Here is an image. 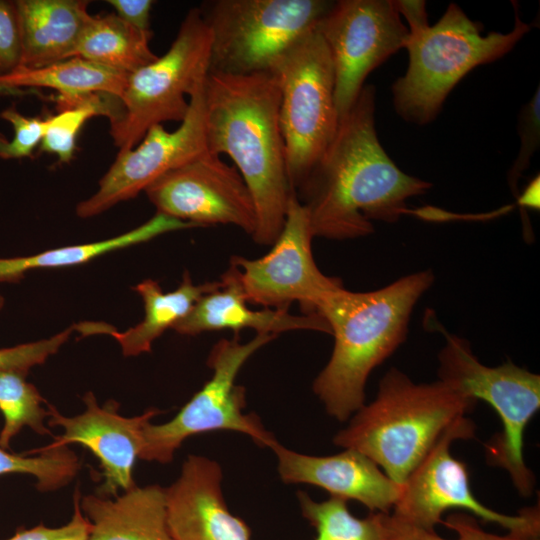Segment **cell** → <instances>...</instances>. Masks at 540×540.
<instances>
[{
    "instance_id": "6da1fadb",
    "label": "cell",
    "mask_w": 540,
    "mask_h": 540,
    "mask_svg": "<svg viewBox=\"0 0 540 540\" xmlns=\"http://www.w3.org/2000/svg\"><path fill=\"white\" fill-rule=\"evenodd\" d=\"M375 110V88L365 85L296 190L314 237L369 235L372 221L396 222L408 211L406 201L432 186L403 172L388 156L377 136Z\"/></svg>"
},
{
    "instance_id": "7a4b0ae2",
    "label": "cell",
    "mask_w": 540,
    "mask_h": 540,
    "mask_svg": "<svg viewBox=\"0 0 540 540\" xmlns=\"http://www.w3.org/2000/svg\"><path fill=\"white\" fill-rule=\"evenodd\" d=\"M280 90L271 72L208 74L204 83L207 151L228 155L255 204L252 235L272 245L282 230L292 188L279 122Z\"/></svg>"
},
{
    "instance_id": "3957f363",
    "label": "cell",
    "mask_w": 540,
    "mask_h": 540,
    "mask_svg": "<svg viewBox=\"0 0 540 540\" xmlns=\"http://www.w3.org/2000/svg\"><path fill=\"white\" fill-rule=\"evenodd\" d=\"M434 281L419 271L368 292L340 286L319 304L316 314L329 325L334 346L313 382L326 412L346 421L365 404V385L374 368L406 340L412 310Z\"/></svg>"
},
{
    "instance_id": "277c9868",
    "label": "cell",
    "mask_w": 540,
    "mask_h": 540,
    "mask_svg": "<svg viewBox=\"0 0 540 540\" xmlns=\"http://www.w3.org/2000/svg\"><path fill=\"white\" fill-rule=\"evenodd\" d=\"M476 403L440 379L415 383L393 367L380 380L376 398L351 416L333 442L364 454L401 486L441 436Z\"/></svg>"
},
{
    "instance_id": "5b68a950",
    "label": "cell",
    "mask_w": 540,
    "mask_h": 540,
    "mask_svg": "<svg viewBox=\"0 0 540 540\" xmlns=\"http://www.w3.org/2000/svg\"><path fill=\"white\" fill-rule=\"evenodd\" d=\"M529 30L515 8L511 31L482 35L479 24L451 3L436 24L409 31L404 47L408 67L392 85L396 112L416 125L433 121L451 90L468 72L503 57Z\"/></svg>"
},
{
    "instance_id": "8992f818",
    "label": "cell",
    "mask_w": 540,
    "mask_h": 540,
    "mask_svg": "<svg viewBox=\"0 0 540 540\" xmlns=\"http://www.w3.org/2000/svg\"><path fill=\"white\" fill-rule=\"evenodd\" d=\"M327 0H209L198 9L211 34L210 73L271 72L277 60L314 30Z\"/></svg>"
},
{
    "instance_id": "52a82bcc",
    "label": "cell",
    "mask_w": 540,
    "mask_h": 540,
    "mask_svg": "<svg viewBox=\"0 0 540 540\" xmlns=\"http://www.w3.org/2000/svg\"><path fill=\"white\" fill-rule=\"evenodd\" d=\"M442 331L446 342L438 356L439 379L496 411L503 430L487 443V462L505 469L518 493L530 496L535 477L525 464L523 441L526 426L540 408V376L510 361L486 366L466 339Z\"/></svg>"
},
{
    "instance_id": "ba28073f",
    "label": "cell",
    "mask_w": 540,
    "mask_h": 540,
    "mask_svg": "<svg viewBox=\"0 0 540 540\" xmlns=\"http://www.w3.org/2000/svg\"><path fill=\"white\" fill-rule=\"evenodd\" d=\"M271 73L280 90L287 174L296 192L333 140L340 120L332 59L317 27L290 47Z\"/></svg>"
},
{
    "instance_id": "9c48e42d",
    "label": "cell",
    "mask_w": 540,
    "mask_h": 540,
    "mask_svg": "<svg viewBox=\"0 0 540 540\" xmlns=\"http://www.w3.org/2000/svg\"><path fill=\"white\" fill-rule=\"evenodd\" d=\"M211 34L198 7L189 10L167 52L128 77L119 115L110 122L118 152L134 148L154 125L181 122L189 97L209 74Z\"/></svg>"
},
{
    "instance_id": "30bf717a",
    "label": "cell",
    "mask_w": 540,
    "mask_h": 540,
    "mask_svg": "<svg viewBox=\"0 0 540 540\" xmlns=\"http://www.w3.org/2000/svg\"><path fill=\"white\" fill-rule=\"evenodd\" d=\"M276 337L257 334L242 343L236 334L232 339L219 340L207 361L212 377L170 421L145 424L139 458L169 463L187 438L215 431L242 433L258 446L269 448L276 438L257 415L244 412L246 391L235 380L246 361Z\"/></svg>"
},
{
    "instance_id": "8fae6325",
    "label": "cell",
    "mask_w": 540,
    "mask_h": 540,
    "mask_svg": "<svg viewBox=\"0 0 540 540\" xmlns=\"http://www.w3.org/2000/svg\"><path fill=\"white\" fill-rule=\"evenodd\" d=\"M475 424L466 416L455 422L401 485L398 501L390 512L420 528L434 530L449 509H464L484 522L500 525L509 534L539 538L540 512L532 507L517 515L496 512L476 499L466 464L454 458L450 446L455 440L474 438Z\"/></svg>"
},
{
    "instance_id": "7c38bea8",
    "label": "cell",
    "mask_w": 540,
    "mask_h": 540,
    "mask_svg": "<svg viewBox=\"0 0 540 540\" xmlns=\"http://www.w3.org/2000/svg\"><path fill=\"white\" fill-rule=\"evenodd\" d=\"M334 69L339 119L356 101L369 73L405 47L409 29L394 0H339L317 25Z\"/></svg>"
},
{
    "instance_id": "4fadbf2b",
    "label": "cell",
    "mask_w": 540,
    "mask_h": 540,
    "mask_svg": "<svg viewBox=\"0 0 540 540\" xmlns=\"http://www.w3.org/2000/svg\"><path fill=\"white\" fill-rule=\"evenodd\" d=\"M313 238L307 211L295 193L271 250L257 259H231L248 303L288 310L291 303L298 302L306 314H314L321 301L342 282L326 276L316 265Z\"/></svg>"
},
{
    "instance_id": "5bb4252c",
    "label": "cell",
    "mask_w": 540,
    "mask_h": 540,
    "mask_svg": "<svg viewBox=\"0 0 540 540\" xmlns=\"http://www.w3.org/2000/svg\"><path fill=\"white\" fill-rule=\"evenodd\" d=\"M157 213L199 227L230 224L251 236L257 226L252 195L235 168L208 151L145 189Z\"/></svg>"
},
{
    "instance_id": "9a60e30c",
    "label": "cell",
    "mask_w": 540,
    "mask_h": 540,
    "mask_svg": "<svg viewBox=\"0 0 540 540\" xmlns=\"http://www.w3.org/2000/svg\"><path fill=\"white\" fill-rule=\"evenodd\" d=\"M206 81V80H205ZM207 152L204 84L189 100V109L174 131L154 125L132 149L118 152L100 179L97 191L80 202L76 214L96 216L119 202L134 198L159 177Z\"/></svg>"
},
{
    "instance_id": "2e32d148",
    "label": "cell",
    "mask_w": 540,
    "mask_h": 540,
    "mask_svg": "<svg viewBox=\"0 0 540 540\" xmlns=\"http://www.w3.org/2000/svg\"><path fill=\"white\" fill-rule=\"evenodd\" d=\"M83 401L85 411L74 417H65L48 406V424L63 429V434L48 446L79 443L89 449L99 460L104 479L98 495L116 497L119 491L135 486L133 471L142 448L143 427L160 411L151 408L141 415L124 417L118 413L115 401L99 406L92 392H87Z\"/></svg>"
},
{
    "instance_id": "e0dca14e",
    "label": "cell",
    "mask_w": 540,
    "mask_h": 540,
    "mask_svg": "<svg viewBox=\"0 0 540 540\" xmlns=\"http://www.w3.org/2000/svg\"><path fill=\"white\" fill-rule=\"evenodd\" d=\"M223 472L215 460L189 455L165 488L167 522L174 540H250L249 526L226 504Z\"/></svg>"
},
{
    "instance_id": "ac0fdd59",
    "label": "cell",
    "mask_w": 540,
    "mask_h": 540,
    "mask_svg": "<svg viewBox=\"0 0 540 540\" xmlns=\"http://www.w3.org/2000/svg\"><path fill=\"white\" fill-rule=\"evenodd\" d=\"M277 459V470L286 484H309L345 501L355 500L370 512L390 513L399 499L401 486L364 454L344 449L328 456L302 454L281 445L269 447Z\"/></svg>"
},
{
    "instance_id": "d6986e66",
    "label": "cell",
    "mask_w": 540,
    "mask_h": 540,
    "mask_svg": "<svg viewBox=\"0 0 540 540\" xmlns=\"http://www.w3.org/2000/svg\"><path fill=\"white\" fill-rule=\"evenodd\" d=\"M219 286L203 295L191 311L173 329L182 335L230 329L239 332L250 328L257 334L291 330H314L330 334L327 322L318 314L295 315L287 309L252 310L242 288L238 269L230 263Z\"/></svg>"
},
{
    "instance_id": "ffe728a7",
    "label": "cell",
    "mask_w": 540,
    "mask_h": 540,
    "mask_svg": "<svg viewBox=\"0 0 540 540\" xmlns=\"http://www.w3.org/2000/svg\"><path fill=\"white\" fill-rule=\"evenodd\" d=\"M80 508L90 524L86 540H174L167 522L165 488L159 485H135L114 499L86 495Z\"/></svg>"
},
{
    "instance_id": "44dd1931",
    "label": "cell",
    "mask_w": 540,
    "mask_h": 540,
    "mask_svg": "<svg viewBox=\"0 0 540 540\" xmlns=\"http://www.w3.org/2000/svg\"><path fill=\"white\" fill-rule=\"evenodd\" d=\"M89 1L17 0L22 65L41 68L73 57L92 15Z\"/></svg>"
},
{
    "instance_id": "7402d4cb",
    "label": "cell",
    "mask_w": 540,
    "mask_h": 540,
    "mask_svg": "<svg viewBox=\"0 0 540 540\" xmlns=\"http://www.w3.org/2000/svg\"><path fill=\"white\" fill-rule=\"evenodd\" d=\"M219 284L220 281L194 284L190 274L185 272L179 287L165 293L156 281L146 279L134 287L144 304V318L140 323L124 332L95 322L78 324L75 329L83 335L108 334L116 339L125 356H137L149 352L152 343L164 331L173 329L203 295L216 289Z\"/></svg>"
},
{
    "instance_id": "603a6c76",
    "label": "cell",
    "mask_w": 540,
    "mask_h": 540,
    "mask_svg": "<svg viewBox=\"0 0 540 540\" xmlns=\"http://www.w3.org/2000/svg\"><path fill=\"white\" fill-rule=\"evenodd\" d=\"M191 227L190 223L156 213L139 227L109 239L59 247L27 256L0 257V283L19 281L27 272L33 270L86 263L106 253L147 242L171 231Z\"/></svg>"
},
{
    "instance_id": "cb8c5ba5",
    "label": "cell",
    "mask_w": 540,
    "mask_h": 540,
    "mask_svg": "<svg viewBox=\"0 0 540 540\" xmlns=\"http://www.w3.org/2000/svg\"><path fill=\"white\" fill-rule=\"evenodd\" d=\"M152 31H140L115 13L92 16L73 53L106 68L131 75L157 59Z\"/></svg>"
},
{
    "instance_id": "d4e9b609",
    "label": "cell",
    "mask_w": 540,
    "mask_h": 540,
    "mask_svg": "<svg viewBox=\"0 0 540 540\" xmlns=\"http://www.w3.org/2000/svg\"><path fill=\"white\" fill-rule=\"evenodd\" d=\"M129 75L75 56L41 68L20 66L0 76V87L55 89L59 95L75 96L90 93L109 94L121 98Z\"/></svg>"
},
{
    "instance_id": "484cf974",
    "label": "cell",
    "mask_w": 540,
    "mask_h": 540,
    "mask_svg": "<svg viewBox=\"0 0 540 540\" xmlns=\"http://www.w3.org/2000/svg\"><path fill=\"white\" fill-rule=\"evenodd\" d=\"M297 498L302 516L316 531L314 540H385L381 513L358 518L343 499L330 497L319 502L304 491H298Z\"/></svg>"
},
{
    "instance_id": "4316f807",
    "label": "cell",
    "mask_w": 540,
    "mask_h": 540,
    "mask_svg": "<svg viewBox=\"0 0 540 540\" xmlns=\"http://www.w3.org/2000/svg\"><path fill=\"white\" fill-rule=\"evenodd\" d=\"M26 374L0 370V412L4 417L0 446L4 449L25 426L39 434H50L44 425L48 417V409L42 406L45 401L36 387L26 381Z\"/></svg>"
},
{
    "instance_id": "83f0119b",
    "label": "cell",
    "mask_w": 540,
    "mask_h": 540,
    "mask_svg": "<svg viewBox=\"0 0 540 540\" xmlns=\"http://www.w3.org/2000/svg\"><path fill=\"white\" fill-rule=\"evenodd\" d=\"M32 453L40 454L24 456L7 452L0 446V475L29 474L37 479L39 490L52 491L70 483L81 467L78 457L67 446H46Z\"/></svg>"
},
{
    "instance_id": "f1b7e54d",
    "label": "cell",
    "mask_w": 540,
    "mask_h": 540,
    "mask_svg": "<svg viewBox=\"0 0 540 540\" xmlns=\"http://www.w3.org/2000/svg\"><path fill=\"white\" fill-rule=\"evenodd\" d=\"M381 522L385 540H450L442 538L435 530L409 524L391 513H381ZM442 522L457 534L455 540H539L509 533L501 536L486 532L479 526L477 520L467 513H452Z\"/></svg>"
},
{
    "instance_id": "f546056e",
    "label": "cell",
    "mask_w": 540,
    "mask_h": 540,
    "mask_svg": "<svg viewBox=\"0 0 540 540\" xmlns=\"http://www.w3.org/2000/svg\"><path fill=\"white\" fill-rule=\"evenodd\" d=\"M0 117L9 122L14 129V137L11 141L0 134V158L30 157L42 141L46 118L24 116L15 107L3 110Z\"/></svg>"
},
{
    "instance_id": "4dcf8cb0",
    "label": "cell",
    "mask_w": 540,
    "mask_h": 540,
    "mask_svg": "<svg viewBox=\"0 0 540 540\" xmlns=\"http://www.w3.org/2000/svg\"><path fill=\"white\" fill-rule=\"evenodd\" d=\"M75 326H71L49 338L0 349V370H17L27 373L36 365L43 364L67 342Z\"/></svg>"
},
{
    "instance_id": "1f68e13d",
    "label": "cell",
    "mask_w": 540,
    "mask_h": 540,
    "mask_svg": "<svg viewBox=\"0 0 540 540\" xmlns=\"http://www.w3.org/2000/svg\"><path fill=\"white\" fill-rule=\"evenodd\" d=\"M520 150L509 173V181H517L528 167L530 159L540 142V93L539 87L532 99L522 108L519 115Z\"/></svg>"
},
{
    "instance_id": "d6a6232c",
    "label": "cell",
    "mask_w": 540,
    "mask_h": 540,
    "mask_svg": "<svg viewBox=\"0 0 540 540\" xmlns=\"http://www.w3.org/2000/svg\"><path fill=\"white\" fill-rule=\"evenodd\" d=\"M22 65V37L16 1L0 0V76Z\"/></svg>"
},
{
    "instance_id": "836d02e7",
    "label": "cell",
    "mask_w": 540,
    "mask_h": 540,
    "mask_svg": "<svg viewBox=\"0 0 540 540\" xmlns=\"http://www.w3.org/2000/svg\"><path fill=\"white\" fill-rule=\"evenodd\" d=\"M74 512L71 520L60 527H48L43 524L30 529H18L6 540H86L90 524L80 508V494L76 489L74 494Z\"/></svg>"
},
{
    "instance_id": "e575fe53",
    "label": "cell",
    "mask_w": 540,
    "mask_h": 540,
    "mask_svg": "<svg viewBox=\"0 0 540 540\" xmlns=\"http://www.w3.org/2000/svg\"><path fill=\"white\" fill-rule=\"evenodd\" d=\"M115 14L140 31H151L150 15L154 4L152 0H108Z\"/></svg>"
},
{
    "instance_id": "d590c367",
    "label": "cell",
    "mask_w": 540,
    "mask_h": 540,
    "mask_svg": "<svg viewBox=\"0 0 540 540\" xmlns=\"http://www.w3.org/2000/svg\"><path fill=\"white\" fill-rule=\"evenodd\" d=\"M395 5L399 14L407 20L409 31L429 25L424 1L397 0Z\"/></svg>"
},
{
    "instance_id": "8d00e7d4",
    "label": "cell",
    "mask_w": 540,
    "mask_h": 540,
    "mask_svg": "<svg viewBox=\"0 0 540 540\" xmlns=\"http://www.w3.org/2000/svg\"><path fill=\"white\" fill-rule=\"evenodd\" d=\"M538 178L533 183L527 187L526 191L524 192L523 196L520 199V202L523 205L531 206V207H538V201H536V191H538Z\"/></svg>"
},
{
    "instance_id": "74e56055",
    "label": "cell",
    "mask_w": 540,
    "mask_h": 540,
    "mask_svg": "<svg viewBox=\"0 0 540 540\" xmlns=\"http://www.w3.org/2000/svg\"><path fill=\"white\" fill-rule=\"evenodd\" d=\"M12 91H18V90L7 89V88L0 87V93H5V92H11L12 93Z\"/></svg>"
},
{
    "instance_id": "f35d334b",
    "label": "cell",
    "mask_w": 540,
    "mask_h": 540,
    "mask_svg": "<svg viewBox=\"0 0 540 540\" xmlns=\"http://www.w3.org/2000/svg\"><path fill=\"white\" fill-rule=\"evenodd\" d=\"M3 305H4V298H3V296L0 294V310L3 308Z\"/></svg>"
}]
</instances>
